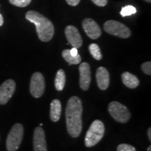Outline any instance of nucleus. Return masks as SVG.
I'll return each instance as SVG.
<instances>
[{"mask_svg":"<svg viewBox=\"0 0 151 151\" xmlns=\"http://www.w3.org/2000/svg\"><path fill=\"white\" fill-rule=\"evenodd\" d=\"M82 102L80 98L73 96L69 99L66 108V123L69 134L78 137L82 131Z\"/></svg>","mask_w":151,"mask_h":151,"instance_id":"f257e3e1","label":"nucleus"},{"mask_svg":"<svg viewBox=\"0 0 151 151\" xmlns=\"http://www.w3.org/2000/svg\"><path fill=\"white\" fill-rule=\"evenodd\" d=\"M26 19L36 25V30L39 39L43 42L50 41L54 35V26L50 20L35 11L26 14Z\"/></svg>","mask_w":151,"mask_h":151,"instance_id":"f03ea898","label":"nucleus"},{"mask_svg":"<svg viewBox=\"0 0 151 151\" xmlns=\"http://www.w3.org/2000/svg\"><path fill=\"white\" fill-rule=\"evenodd\" d=\"M104 132L105 127L103 122L99 120H94L87 132L85 139L86 146L90 148L97 144L102 139Z\"/></svg>","mask_w":151,"mask_h":151,"instance_id":"7ed1b4c3","label":"nucleus"},{"mask_svg":"<svg viewBox=\"0 0 151 151\" xmlns=\"http://www.w3.org/2000/svg\"><path fill=\"white\" fill-rule=\"evenodd\" d=\"M24 128L21 124L13 126L6 139V149L8 151H16L20 147L23 139Z\"/></svg>","mask_w":151,"mask_h":151,"instance_id":"20e7f679","label":"nucleus"},{"mask_svg":"<svg viewBox=\"0 0 151 151\" xmlns=\"http://www.w3.org/2000/svg\"><path fill=\"white\" fill-rule=\"evenodd\" d=\"M109 112L116 121L125 123L131 117L129 111L125 106L118 101H112L109 105Z\"/></svg>","mask_w":151,"mask_h":151,"instance_id":"39448f33","label":"nucleus"},{"mask_svg":"<svg viewBox=\"0 0 151 151\" xmlns=\"http://www.w3.org/2000/svg\"><path fill=\"white\" fill-rule=\"evenodd\" d=\"M104 28L107 33L123 39L129 37L131 35V31L127 26L116 20L106 21L104 24Z\"/></svg>","mask_w":151,"mask_h":151,"instance_id":"423d86ee","label":"nucleus"},{"mask_svg":"<svg viewBox=\"0 0 151 151\" xmlns=\"http://www.w3.org/2000/svg\"><path fill=\"white\" fill-rule=\"evenodd\" d=\"M46 83L42 73L36 72L32 76L30 81V93L34 97L39 98L44 93Z\"/></svg>","mask_w":151,"mask_h":151,"instance_id":"0eeeda50","label":"nucleus"},{"mask_svg":"<svg viewBox=\"0 0 151 151\" xmlns=\"http://www.w3.org/2000/svg\"><path fill=\"white\" fill-rule=\"evenodd\" d=\"M16 90V83L12 79H8L0 86V104H6L12 97Z\"/></svg>","mask_w":151,"mask_h":151,"instance_id":"6e6552de","label":"nucleus"},{"mask_svg":"<svg viewBox=\"0 0 151 151\" xmlns=\"http://www.w3.org/2000/svg\"><path fill=\"white\" fill-rule=\"evenodd\" d=\"M86 35L92 39H97L101 35V29L98 24L91 18H86L82 22Z\"/></svg>","mask_w":151,"mask_h":151,"instance_id":"1a4fd4ad","label":"nucleus"},{"mask_svg":"<svg viewBox=\"0 0 151 151\" xmlns=\"http://www.w3.org/2000/svg\"><path fill=\"white\" fill-rule=\"evenodd\" d=\"M65 35L68 40V42L73 46V48L78 49L82 46V37H81L78 29L74 26H67L65 29Z\"/></svg>","mask_w":151,"mask_h":151,"instance_id":"9d476101","label":"nucleus"},{"mask_svg":"<svg viewBox=\"0 0 151 151\" xmlns=\"http://www.w3.org/2000/svg\"><path fill=\"white\" fill-rule=\"evenodd\" d=\"M80 72V86L83 90H88L91 82V71L89 64L83 62L79 67Z\"/></svg>","mask_w":151,"mask_h":151,"instance_id":"9b49d317","label":"nucleus"},{"mask_svg":"<svg viewBox=\"0 0 151 151\" xmlns=\"http://www.w3.org/2000/svg\"><path fill=\"white\" fill-rule=\"evenodd\" d=\"M34 151H47L45 132L41 127H38L34 132Z\"/></svg>","mask_w":151,"mask_h":151,"instance_id":"f8f14e48","label":"nucleus"},{"mask_svg":"<svg viewBox=\"0 0 151 151\" xmlns=\"http://www.w3.org/2000/svg\"><path fill=\"white\" fill-rule=\"evenodd\" d=\"M96 78L100 89L105 90L108 88L110 83V76L108 70L106 68L102 67L98 68L96 73Z\"/></svg>","mask_w":151,"mask_h":151,"instance_id":"ddd939ff","label":"nucleus"},{"mask_svg":"<svg viewBox=\"0 0 151 151\" xmlns=\"http://www.w3.org/2000/svg\"><path fill=\"white\" fill-rule=\"evenodd\" d=\"M62 112V105L60 100L54 99L50 104V119L52 121L58 122L60 120Z\"/></svg>","mask_w":151,"mask_h":151,"instance_id":"4468645a","label":"nucleus"},{"mask_svg":"<svg viewBox=\"0 0 151 151\" xmlns=\"http://www.w3.org/2000/svg\"><path fill=\"white\" fill-rule=\"evenodd\" d=\"M122 81L123 82L124 86H126L127 88L134 89L139 86V80L136 76L132 74L129 72H124L122 74Z\"/></svg>","mask_w":151,"mask_h":151,"instance_id":"2eb2a0df","label":"nucleus"},{"mask_svg":"<svg viewBox=\"0 0 151 151\" xmlns=\"http://www.w3.org/2000/svg\"><path fill=\"white\" fill-rule=\"evenodd\" d=\"M66 83V76L64 70L60 69L57 72L55 80V86L58 91H62L64 89Z\"/></svg>","mask_w":151,"mask_h":151,"instance_id":"dca6fc26","label":"nucleus"},{"mask_svg":"<svg viewBox=\"0 0 151 151\" xmlns=\"http://www.w3.org/2000/svg\"><path fill=\"white\" fill-rule=\"evenodd\" d=\"M62 57L69 63V65H78L81 62V57L79 54L76 56L71 55L70 53V50L66 49L62 51Z\"/></svg>","mask_w":151,"mask_h":151,"instance_id":"f3484780","label":"nucleus"},{"mask_svg":"<svg viewBox=\"0 0 151 151\" xmlns=\"http://www.w3.org/2000/svg\"><path fill=\"white\" fill-rule=\"evenodd\" d=\"M89 50L90 54L92 55V57L97 60H100L102 58V54L101 52L99 46L96 43H91L89 46Z\"/></svg>","mask_w":151,"mask_h":151,"instance_id":"a211bd4d","label":"nucleus"},{"mask_svg":"<svg viewBox=\"0 0 151 151\" xmlns=\"http://www.w3.org/2000/svg\"><path fill=\"white\" fill-rule=\"evenodd\" d=\"M137 11V9H136L134 6H133L132 5H128L124 7H122L121 11H120V15H121L122 17L129 16H131L132 14H136Z\"/></svg>","mask_w":151,"mask_h":151,"instance_id":"6ab92c4d","label":"nucleus"},{"mask_svg":"<svg viewBox=\"0 0 151 151\" xmlns=\"http://www.w3.org/2000/svg\"><path fill=\"white\" fill-rule=\"evenodd\" d=\"M11 4L18 7H25L31 3L32 0H9Z\"/></svg>","mask_w":151,"mask_h":151,"instance_id":"aec40b11","label":"nucleus"},{"mask_svg":"<svg viewBox=\"0 0 151 151\" xmlns=\"http://www.w3.org/2000/svg\"><path fill=\"white\" fill-rule=\"evenodd\" d=\"M117 151H136V149L131 145L122 143L117 147Z\"/></svg>","mask_w":151,"mask_h":151,"instance_id":"412c9836","label":"nucleus"},{"mask_svg":"<svg viewBox=\"0 0 151 151\" xmlns=\"http://www.w3.org/2000/svg\"><path fill=\"white\" fill-rule=\"evenodd\" d=\"M141 69L143 72L146 74L150 75L151 74V62H144L142 65H141Z\"/></svg>","mask_w":151,"mask_h":151,"instance_id":"4be33fe9","label":"nucleus"},{"mask_svg":"<svg viewBox=\"0 0 151 151\" xmlns=\"http://www.w3.org/2000/svg\"><path fill=\"white\" fill-rule=\"evenodd\" d=\"M92 1L98 6H104L108 3V0H92Z\"/></svg>","mask_w":151,"mask_h":151,"instance_id":"5701e85b","label":"nucleus"},{"mask_svg":"<svg viewBox=\"0 0 151 151\" xmlns=\"http://www.w3.org/2000/svg\"><path fill=\"white\" fill-rule=\"evenodd\" d=\"M66 1H67L68 4L72 6H77L80 2V0H66Z\"/></svg>","mask_w":151,"mask_h":151,"instance_id":"b1692460","label":"nucleus"},{"mask_svg":"<svg viewBox=\"0 0 151 151\" xmlns=\"http://www.w3.org/2000/svg\"><path fill=\"white\" fill-rule=\"evenodd\" d=\"M70 53H71V55H73V56H76L78 54V49L77 48H72L70 50Z\"/></svg>","mask_w":151,"mask_h":151,"instance_id":"393cba45","label":"nucleus"},{"mask_svg":"<svg viewBox=\"0 0 151 151\" xmlns=\"http://www.w3.org/2000/svg\"><path fill=\"white\" fill-rule=\"evenodd\" d=\"M3 24H4V18H3L2 15L0 14V27H1V25H3Z\"/></svg>","mask_w":151,"mask_h":151,"instance_id":"a878e982","label":"nucleus"},{"mask_svg":"<svg viewBox=\"0 0 151 151\" xmlns=\"http://www.w3.org/2000/svg\"><path fill=\"white\" fill-rule=\"evenodd\" d=\"M148 136L149 138V140L151 141V128L150 127L148 130Z\"/></svg>","mask_w":151,"mask_h":151,"instance_id":"bb28decb","label":"nucleus"},{"mask_svg":"<svg viewBox=\"0 0 151 151\" xmlns=\"http://www.w3.org/2000/svg\"><path fill=\"white\" fill-rule=\"evenodd\" d=\"M147 150H148V151H151V146H150L148 147V149H147Z\"/></svg>","mask_w":151,"mask_h":151,"instance_id":"cd10ccee","label":"nucleus"},{"mask_svg":"<svg viewBox=\"0 0 151 151\" xmlns=\"http://www.w3.org/2000/svg\"><path fill=\"white\" fill-rule=\"evenodd\" d=\"M145 1H147V2H148V3H150L151 2V0H145Z\"/></svg>","mask_w":151,"mask_h":151,"instance_id":"c85d7f7f","label":"nucleus"}]
</instances>
